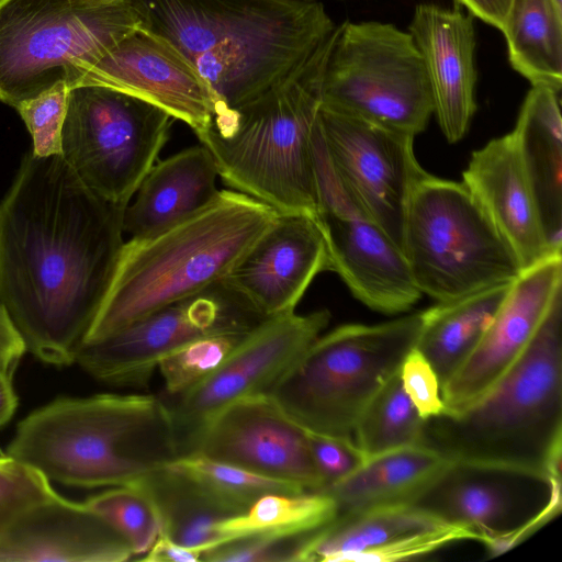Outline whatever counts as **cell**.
I'll return each instance as SVG.
<instances>
[{
  "label": "cell",
  "mask_w": 562,
  "mask_h": 562,
  "mask_svg": "<svg viewBox=\"0 0 562 562\" xmlns=\"http://www.w3.org/2000/svg\"><path fill=\"white\" fill-rule=\"evenodd\" d=\"M406 505L469 531L499 554L560 512L561 475L449 461Z\"/></svg>",
  "instance_id": "7c38bea8"
},
{
  "label": "cell",
  "mask_w": 562,
  "mask_h": 562,
  "mask_svg": "<svg viewBox=\"0 0 562 562\" xmlns=\"http://www.w3.org/2000/svg\"><path fill=\"white\" fill-rule=\"evenodd\" d=\"M85 504L127 540L134 560L144 555L161 533L157 508L137 484L113 486L89 497Z\"/></svg>",
  "instance_id": "836d02e7"
},
{
  "label": "cell",
  "mask_w": 562,
  "mask_h": 562,
  "mask_svg": "<svg viewBox=\"0 0 562 562\" xmlns=\"http://www.w3.org/2000/svg\"><path fill=\"white\" fill-rule=\"evenodd\" d=\"M12 376L13 373L0 369V427L12 418L18 405Z\"/></svg>",
  "instance_id": "f6af8a7d"
},
{
  "label": "cell",
  "mask_w": 562,
  "mask_h": 562,
  "mask_svg": "<svg viewBox=\"0 0 562 562\" xmlns=\"http://www.w3.org/2000/svg\"><path fill=\"white\" fill-rule=\"evenodd\" d=\"M318 124L344 189L402 250L406 209L416 184L427 175L415 157L414 137L323 104Z\"/></svg>",
  "instance_id": "2e32d148"
},
{
  "label": "cell",
  "mask_w": 562,
  "mask_h": 562,
  "mask_svg": "<svg viewBox=\"0 0 562 562\" xmlns=\"http://www.w3.org/2000/svg\"><path fill=\"white\" fill-rule=\"evenodd\" d=\"M142 4L144 26L170 42L206 82L213 114L266 92L336 27L318 0H142Z\"/></svg>",
  "instance_id": "7a4b0ae2"
},
{
  "label": "cell",
  "mask_w": 562,
  "mask_h": 562,
  "mask_svg": "<svg viewBox=\"0 0 562 562\" xmlns=\"http://www.w3.org/2000/svg\"><path fill=\"white\" fill-rule=\"evenodd\" d=\"M173 117L122 91L69 88L61 156L98 196L127 206L169 138Z\"/></svg>",
  "instance_id": "8fae6325"
},
{
  "label": "cell",
  "mask_w": 562,
  "mask_h": 562,
  "mask_svg": "<svg viewBox=\"0 0 562 562\" xmlns=\"http://www.w3.org/2000/svg\"><path fill=\"white\" fill-rule=\"evenodd\" d=\"M145 23L142 0H0V101L14 109L88 70Z\"/></svg>",
  "instance_id": "52a82bcc"
},
{
  "label": "cell",
  "mask_w": 562,
  "mask_h": 562,
  "mask_svg": "<svg viewBox=\"0 0 562 562\" xmlns=\"http://www.w3.org/2000/svg\"><path fill=\"white\" fill-rule=\"evenodd\" d=\"M308 533L262 535L238 539L204 551L202 561L299 562L301 549Z\"/></svg>",
  "instance_id": "74e56055"
},
{
  "label": "cell",
  "mask_w": 562,
  "mask_h": 562,
  "mask_svg": "<svg viewBox=\"0 0 562 562\" xmlns=\"http://www.w3.org/2000/svg\"><path fill=\"white\" fill-rule=\"evenodd\" d=\"M402 251L419 292L437 302L512 283L522 272L463 182L429 173L411 195Z\"/></svg>",
  "instance_id": "9c48e42d"
},
{
  "label": "cell",
  "mask_w": 562,
  "mask_h": 562,
  "mask_svg": "<svg viewBox=\"0 0 562 562\" xmlns=\"http://www.w3.org/2000/svg\"><path fill=\"white\" fill-rule=\"evenodd\" d=\"M331 270L316 216L278 214L223 282L257 314L269 319L292 314L314 278Z\"/></svg>",
  "instance_id": "ac0fdd59"
},
{
  "label": "cell",
  "mask_w": 562,
  "mask_h": 562,
  "mask_svg": "<svg viewBox=\"0 0 562 562\" xmlns=\"http://www.w3.org/2000/svg\"><path fill=\"white\" fill-rule=\"evenodd\" d=\"M448 462L425 447H403L367 457L351 474L321 492L333 497L338 514L406 504Z\"/></svg>",
  "instance_id": "484cf974"
},
{
  "label": "cell",
  "mask_w": 562,
  "mask_h": 562,
  "mask_svg": "<svg viewBox=\"0 0 562 562\" xmlns=\"http://www.w3.org/2000/svg\"><path fill=\"white\" fill-rule=\"evenodd\" d=\"M304 430L310 453L324 483V490L351 474L367 459L351 437Z\"/></svg>",
  "instance_id": "f35d334b"
},
{
  "label": "cell",
  "mask_w": 562,
  "mask_h": 562,
  "mask_svg": "<svg viewBox=\"0 0 562 562\" xmlns=\"http://www.w3.org/2000/svg\"><path fill=\"white\" fill-rule=\"evenodd\" d=\"M337 514L336 503L326 492L267 494L243 514L220 522V543L262 535L308 533L328 524Z\"/></svg>",
  "instance_id": "4dcf8cb0"
},
{
  "label": "cell",
  "mask_w": 562,
  "mask_h": 562,
  "mask_svg": "<svg viewBox=\"0 0 562 562\" xmlns=\"http://www.w3.org/2000/svg\"><path fill=\"white\" fill-rule=\"evenodd\" d=\"M468 188L515 252L522 271L551 256L512 133L475 150L462 173Z\"/></svg>",
  "instance_id": "603a6c76"
},
{
  "label": "cell",
  "mask_w": 562,
  "mask_h": 562,
  "mask_svg": "<svg viewBox=\"0 0 562 562\" xmlns=\"http://www.w3.org/2000/svg\"><path fill=\"white\" fill-rule=\"evenodd\" d=\"M251 330L207 334L167 355L157 367L166 394H180L202 381L224 362Z\"/></svg>",
  "instance_id": "e575fe53"
},
{
  "label": "cell",
  "mask_w": 562,
  "mask_h": 562,
  "mask_svg": "<svg viewBox=\"0 0 562 562\" xmlns=\"http://www.w3.org/2000/svg\"><path fill=\"white\" fill-rule=\"evenodd\" d=\"M468 11L490 25L503 31L512 0H457Z\"/></svg>",
  "instance_id": "ee69618b"
},
{
  "label": "cell",
  "mask_w": 562,
  "mask_h": 562,
  "mask_svg": "<svg viewBox=\"0 0 562 562\" xmlns=\"http://www.w3.org/2000/svg\"><path fill=\"white\" fill-rule=\"evenodd\" d=\"M503 34L513 68L532 86L562 87V5L512 0Z\"/></svg>",
  "instance_id": "f546056e"
},
{
  "label": "cell",
  "mask_w": 562,
  "mask_h": 562,
  "mask_svg": "<svg viewBox=\"0 0 562 562\" xmlns=\"http://www.w3.org/2000/svg\"><path fill=\"white\" fill-rule=\"evenodd\" d=\"M335 30L288 76L244 105L215 113L196 133L218 177L279 214L316 216L313 134Z\"/></svg>",
  "instance_id": "3957f363"
},
{
  "label": "cell",
  "mask_w": 562,
  "mask_h": 562,
  "mask_svg": "<svg viewBox=\"0 0 562 562\" xmlns=\"http://www.w3.org/2000/svg\"><path fill=\"white\" fill-rule=\"evenodd\" d=\"M125 209L61 155L22 159L0 200V302L38 360L76 362L113 279Z\"/></svg>",
  "instance_id": "6da1fadb"
},
{
  "label": "cell",
  "mask_w": 562,
  "mask_h": 562,
  "mask_svg": "<svg viewBox=\"0 0 562 562\" xmlns=\"http://www.w3.org/2000/svg\"><path fill=\"white\" fill-rule=\"evenodd\" d=\"M55 495L37 469L7 452L0 454V538L25 510Z\"/></svg>",
  "instance_id": "d590c367"
},
{
  "label": "cell",
  "mask_w": 562,
  "mask_h": 562,
  "mask_svg": "<svg viewBox=\"0 0 562 562\" xmlns=\"http://www.w3.org/2000/svg\"><path fill=\"white\" fill-rule=\"evenodd\" d=\"M80 83L109 87L147 101L195 134L209 125L213 114L211 92L194 66L144 25L101 57Z\"/></svg>",
  "instance_id": "d6986e66"
},
{
  "label": "cell",
  "mask_w": 562,
  "mask_h": 562,
  "mask_svg": "<svg viewBox=\"0 0 562 562\" xmlns=\"http://www.w3.org/2000/svg\"><path fill=\"white\" fill-rule=\"evenodd\" d=\"M192 453L288 481L308 492L324 490L304 428L270 394L245 397L221 411L203 429Z\"/></svg>",
  "instance_id": "e0dca14e"
},
{
  "label": "cell",
  "mask_w": 562,
  "mask_h": 562,
  "mask_svg": "<svg viewBox=\"0 0 562 562\" xmlns=\"http://www.w3.org/2000/svg\"><path fill=\"white\" fill-rule=\"evenodd\" d=\"M559 4L562 5V0H555Z\"/></svg>",
  "instance_id": "bcb514c9"
},
{
  "label": "cell",
  "mask_w": 562,
  "mask_h": 562,
  "mask_svg": "<svg viewBox=\"0 0 562 562\" xmlns=\"http://www.w3.org/2000/svg\"><path fill=\"white\" fill-rule=\"evenodd\" d=\"M329 321L327 310L269 318L202 381L180 394L162 396L171 416L178 457L193 452L203 429L225 407L245 397L270 394Z\"/></svg>",
  "instance_id": "5bb4252c"
},
{
  "label": "cell",
  "mask_w": 562,
  "mask_h": 562,
  "mask_svg": "<svg viewBox=\"0 0 562 562\" xmlns=\"http://www.w3.org/2000/svg\"><path fill=\"white\" fill-rule=\"evenodd\" d=\"M424 419L406 394L400 371L372 397L360 415L353 435L367 456L418 446Z\"/></svg>",
  "instance_id": "1f68e13d"
},
{
  "label": "cell",
  "mask_w": 562,
  "mask_h": 562,
  "mask_svg": "<svg viewBox=\"0 0 562 562\" xmlns=\"http://www.w3.org/2000/svg\"><path fill=\"white\" fill-rule=\"evenodd\" d=\"M472 539L473 536L459 527L442 525L429 530L420 531L404 538H401L386 546L358 553L353 555L352 562H391L415 558L427 554L448 543Z\"/></svg>",
  "instance_id": "ab89813d"
},
{
  "label": "cell",
  "mask_w": 562,
  "mask_h": 562,
  "mask_svg": "<svg viewBox=\"0 0 562 562\" xmlns=\"http://www.w3.org/2000/svg\"><path fill=\"white\" fill-rule=\"evenodd\" d=\"M265 321L222 281L83 345L76 362L100 382L140 387L182 345L216 331L251 330Z\"/></svg>",
  "instance_id": "4fadbf2b"
},
{
  "label": "cell",
  "mask_w": 562,
  "mask_h": 562,
  "mask_svg": "<svg viewBox=\"0 0 562 562\" xmlns=\"http://www.w3.org/2000/svg\"><path fill=\"white\" fill-rule=\"evenodd\" d=\"M278 214L245 193L221 190L187 220L153 236L124 241L83 345L222 282Z\"/></svg>",
  "instance_id": "8992f818"
},
{
  "label": "cell",
  "mask_w": 562,
  "mask_h": 562,
  "mask_svg": "<svg viewBox=\"0 0 562 562\" xmlns=\"http://www.w3.org/2000/svg\"><path fill=\"white\" fill-rule=\"evenodd\" d=\"M127 540L85 503L60 495L20 515L0 538V562H123Z\"/></svg>",
  "instance_id": "7402d4cb"
},
{
  "label": "cell",
  "mask_w": 562,
  "mask_h": 562,
  "mask_svg": "<svg viewBox=\"0 0 562 562\" xmlns=\"http://www.w3.org/2000/svg\"><path fill=\"white\" fill-rule=\"evenodd\" d=\"M322 104L413 137L423 132L434 101L412 35L379 21L338 25Z\"/></svg>",
  "instance_id": "30bf717a"
},
{
  "label": "cell",
  "mask_w": 562,
  "mask_h": 562,
  "mask_svg": "<svg viewBox=\"0 0 562 562\" xmlns=\"http://www.w3.org/2000/svg\"><path fill=\"white\" fill-rule=\"evenodd\" d=\"M68 91L65 82H58L15 108L31 134V151L37 157L61 155Z\"/></svg>",
  "instance_id": "8d00e7d4"
},
{
  "label": "cell",
  "mask_w": 562,
  "mask_h": 562,
  "mask_svg": "<svg viewBox=\"0 0 562 562\" xmlns=\"http://www.w3.org/2000/svg\"><path fill=\"white\" fill-rule=\"evenodd\" d=\"M445 524L406 504H395L338 514L310 532L299 562H342L401 538Z\"/></svg>",
  "instance_id": "83f0119b"
},
{
  "label": "cell",
  "mask_w": 562,
  "mask_h": 562,
  "mask_svg": "<svg viewBox=\"0 0 562 562\" xmlns=\"http://www.w3.org/2000/svg\"><path fill=\"white\" fill-rule=\"evenodd\" d=\"M561 289L562 255L519 274L479 345L441 387L446 412L468 407L503 376L530 342Z\"/></svg>",
  "instance_id": "ffe728a7"
},
{
  "label": "cell",
  "mask_w": 562,
  "mask_h": 562,
  "mask_svg": "<svg viewBox=\"0 0 562 562\" xmlns=\"http://www.w3.org/2000/svg\"><path fill=\"white\" fill-rule=\"evenodd\" d=\"M400 378L406 394L423 419L445 411L437 374L416 348L405 357L400 369Z\"/></svg>",
  "instance_id": "60d3db41"
},
{
  "label": "cell",
  "mask_w": 562,
  "mask_h": 562,
  "mask_svg": "<svg viewBox=\"0 0 562 562\" xmlns=\"http://www.w3.org/2000/svg\"><path fill=\"white\" fill-rule=\"evenodd\" d=\"M134 484L153 499L161 533L186 547L206 551L220 546V522L237 515L169 465Z\"/></svg>",
  "instance_id": "f1b7e54d"
},
{
  "label": "cell",
  "mask_w": 562,
  "mask_h": 562,
  "mask_svg": "<svg viewBox=\"0 0 562 562\" xmlns=\"http://www.w3.org/2000/svg\"><path fill=\"white\" fill-rule=\"evenodd\" d=\"M168 465L191 479L237 515L267 494L308 492L291 482L265 476L200 453L178 457Z\"/></svg>",
  "instance_id": "d6a6232c"
},
{
  "label": "cell",
  "mask_w": 562,
  "mask_h": 562,
  "mask_svg": "<svg viewBox=\"0 0 562 562\" xmlns=\"http://www.w3.org/2000/svg\"><path fill=\"white\" fill-rule=\"evenodd\" d=\"M559 93L532 86L513 134L551 254L562 255V120Z\"/></svg>",
  "instance_id": "d4e9b609"
},
{
  "label": "cell",
  "mask_w": 562,
  "mask_h": 562,
  "mask_svg": "<svg viewBox=\"0 0 562 562\" xmlns=\"http://www.w3.org/2000/svg\"><path fill=\"white\" fill-rule=\"evenodd\" d=\"M408 33L422 55L441 132L456 143L467 134L476 110L474 16L457 5L420 3Z\"/></svg>",
  "instance_id": "44dd1931"
},
{
  "label": "cell",
  "mask_w": 562,
  "mask_h": 562,
  "mask_svg": "<svg viewBox=\"0 0 562 562\" xmlns=\"http://www.w3.org/2000/svg\"><path fill=\"white\" fill-rule=\"evenodd\" d=\"M7 453L49 481L97 488L134 484L178 458L162 396L60 397L20 422Z\"/></svg>",
  "instance_id": "277c9868"
},
{
  "label": "cell",
  "mask_w": 562,
  "mask_h": 562,
  "mask_svg": "<svg viewBox=\"0 0 562 562\" xmlns=\"http://www.w3.org/2000/svg\"><path fill=\"white\" fill-rule=\"evenodd\" d=\"M422 312L375 324H347L319 336L270 395L301 427L351 437L376 392L415 348Z\"/></svg>",
  "instance_id": "ba28073f"
},
{
  "label": "cell",
  "mask_w": 562,
  "mask_h": 562,
  "mask_svg": "<svg viewBox=\"0 0 562 562\" xmlns=\"http://www.w3.org/2000/svg\"><path fill=\"white\" fill-rule=\"evenodd\" d=\"M317 180L316 218L324 233L331 270L370 308L405 312L423 295L398 246L353 202L327 156L319 124L313 134Z\"/></svg>",
  "instance_id": "9a60e30c"
},
{
  "label": "cell",
  "mask_w": 562,
  "mask_h": 562,
  "mask_svg": "<svg viewBox=\"0 0 562 562\" xmlns=\"http://www.w3.org/2000/svg\"><path fill=\"white\" fill-rule=\"evenodd\" d=\"M204 551L182 546L165 533H160L149 550L138 558L144 562H196L202 561Z\"/></svg>",
  "instance_id": "7bdbcfd3"
},
{
  "label": "cell",
  "mask_w": 562,
  "mask_h": 562,
  "mask_svg": "<svg viewBox=\"0 0 562 562\" xmlns=\"http://www.w3.org/2000/svg\"><path fill=\"white\" fill-rule=\"evenodd\" d=\"M562 289L515 363L479 400L424 419L418 446L449 461L561 475Z\"/></svg>",
  "instance_id": "5b68a950"
},
{
  "label": "cell",
  "mask_w": 562,
  "mask_h": 562,
  "mask_svg": "<svg viewBox=\"0 0 562 562\" xmlns=\"http://www.w3.org/2000/svg\"><path fill=\"white\" fill-rule=\"evenodd\" d=\"M217 177L214 159L203 145L155 164L125 209L123 232L145 238L194 215L218 195Z\"/></svg>",
  "instance_id": "cb8c5ba5"
},
{
  "label": "cell",
  "mask_w": 562,
  "mask_h": 562,
  "mask_svg": "<svg viewBox=\"0 0 562 562\" xmlns=\"http://www.w3.org/2000/svg\"><path fill=\"white\" fill-rule=\"evenodd\" d=\"M25 351L21 334L0 302V369L13 373Z\"/></svg>",
  "instance_id": "b9f144b4"
},
{
  "label": "cell",
  "mask_w": 562,
  "mask_h": 562,
  "mask_svg": "<svg viewBox=\"0 0 562 562\" xmlns=\"http://www.w3.org/2000/svg\"><path fill=\"white\" fill-rule=\"evenodd\" d=\"M512 283L438 302L422 312V327L415 348L432 367L440 390L479 345Z\"/></svg>",
  "instance_id": "4316f807"
}]
</instances>
